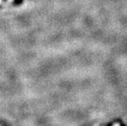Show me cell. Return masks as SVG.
Listing matches in <instances>:
<instances>
[{
    "label": "cell",
    "mask_w": 127,
    "mask_h": 126,
    "mask_svg": "<svg viewBox=\"0 0 127 126\" xmlns=\"http://www.w3.org/2000/svg\"><path fill=\"white\" fill-rule=\"evenodd\" d=\"M113 126H120V125H119V124H116V125H114Z\"/></svg>",
    "instance_id": "6da1fadb"
}]
</instances>
